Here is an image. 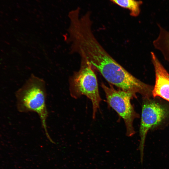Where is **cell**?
<instances>
[{"label":"cell","instance_id":"6da1fadb","mask_svg":"<svg viewBox=\"0 0 169 169\" xmlns=\"http://www.w3.org/2000/svg\"><path fill=\"white\" fill-rule=\"evenodd\" d=\"M90 15L88 12L81 17L77 13L69 16L68 39L71 52L84 58L110 84L131 93L135 97L137 93L144 95L148 90V84L129 73L103 48L93 32Z\"/></svg>","mask_w":169,"mask_h":169},{"label":"cell","instance_id":"7a4b0ae2","mask_svg":"<svg viewBox=\"0 0 169 169\" xmlns=\"http://www.w3.org/2000/svg\"><path fill=\"white\" fill-rule=\"evenodd\" d=\"M46 95L45 81L33 74L15 93L18 110L21 113H37L46 136L49 138L46 123L48 116Z\"/></svg>","mask_w":169,"mask_h":169},{"label":"cell","instance_id":"3957f363","mask_svg":"<svg viewBox=\"0 0 169 169\" xmlns=\"http://www.w3.org/2000/svg\"><path fill=\"white\" fill-rule=\"evenodd\" d=\"M79 69L74 72L69 79V90L71 96L75 99L84 95L91 101L92 117L94 119L102 99L95 70L88 61L81 57Z\"/></svg>","mask_w":169,"mask_h":169},{"label":"cell","instance_id":"277c9868","mask_svg":"<svg viewBox=\"0 0 169 169\" xmlns=\"http://www.w3.org/2000/svg\"><path fill=\"white\" fill-rule=\"evenodd\" d=\"M139 134L141 140L139 147L141 161L142 163L146 138L150 130L169 123V107L156 99L143 98Z\"/></svg>","mask_w":169,"mask_h":169},{"label":"cell","instance_id":"5b68a950","mask_svg":"<svg viewBox=\"0 0 169 169\" xmlns=\"http://www.w3.org/2000/svg\"><path fill=\"white\" fill-rule=\"evenodd\" d=\"M109 85V87L103 83H101L106 102L123 120L126 127V135L132 136L135 133L133 126L134 120L139 117L131 103V99L134 97L130 93L120 89L116 90L112 84Z\"/></svg>","mask_w":169,"mask_h":169},{"label":"cell","instance_id":"8992f818","mask_svg":"<svg viewBox=\"0 0 169 169\" xmlns=\"http://www.w3.org/2000/svg\"><path fill=\"white\" fill-rule=\"evenodd\" d=\"M151 55L155 74L153 97H160L169 102V74L154 52H151Z\"/></svg>","mask_w":169,"mask_h":169},{"label":"cell","instance_id":"52a82bcc","mask_svg":"<svg viewBox=\"0 0 169 169\" xmlns=\"http://www.w3.org/2000/svg\"><path fill=\"white\" fill-rule=\"evenodd\" d=\"M159 35L153 44L155 48L159 50L165 59L169 63V32L159 25Z\"/></svg>","mask_w":169,"mask_h":169},{"label":"cell","instance_id":"ba28073f","mask_svg":"<svg viewBox=\"0 0 169 169\" xmlns=\"http://www.w3.org/2000/svg\"><path fill=\"white\" fill-rule=\"evenodd\" d=\"M120 7L128 10L132 16L137 17L141 12L142 2L136 0H109Z\"/></svg>","mask_w":169,"mask_h":169}]
</instances>
